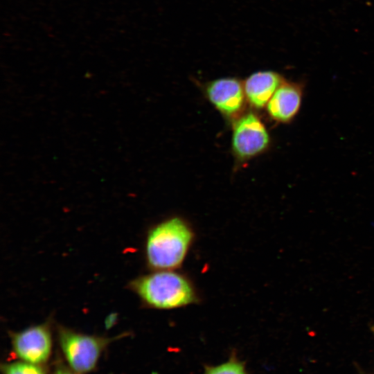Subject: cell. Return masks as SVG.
I'll return each mask as SVG.
<instances>
[{"label":"cell","instance_id":"1","mask_svg":"<svg viewBox=\"0 0 374 374\" xmlns=\"http://www.w3.org/2000/svg\"><path fill=\"white\" fill-rule=\"evenodd\" d=\"M194 233L179 217H170L152 228L146 238L145 258L155 270H173L181 265L193 243Z\"/></svg>","mask_w":374,"mask_h":374},{"label":"cell","instance_id":"2","mask_svg":"<svg viewBox=\"0 0 374 374\" xmlns=\"http://www.w3.org/2000/svg\"><path fill=\"white\" fill-rule=\"evenodd\" d=\"M144 305L157 310H172L198 300L193 283L173 270H157L139 276L129 285Z\"/></svg>","mask_w":374,"mask_h":374},{"label":"cell","instance_id":"3","mask_svg":"<svg viewBox=\"0 0 374 374\" xmlns=\"http://www.w3.org/2000/svg\"><path fill=\"white\" fill-rule=\"evenodd\" d=\"M57 337L67 366L77 374H88L95 370L107 346L123 335L114 337L87 335L59 325Z\"/></svg>","mask_w":374,"mask_h":374},{"label":"cell","instance_id":"4","mask_svg":"<svg viewBox=\"0 0 374 374\" xmlns=\"http://www.w3.org/2000/svg\"><path fill=\"white\" fill-rule=\"evenodd\" d=\"M11 347L20 361L45 366L53 349L51 319L22 330L9 332Z\"/></svg>","mask_w":374,"mask_h":374},{"label":"cell","instance_id":"5","mask_svg":"<svg viewBox=\"0 0 374 374\" xmlns=\"http://www.w3.org/2000/svg\"><path fill=\"white\" fill-rule=\"evenodd\" d=\"M269 143V132L254 113H246L233 123L232 150L240 161H246L262 153Z\"/></svg>","mask_w":374,"mask_h":374},{"label":"cell","instance_id":"6","mask_svg":"<svg viewBox=\"0 0 374 374\" xmlns=\"http://www.w3.org/2000/svg\"><path fill=\"white\" fill-rule=\"evenodd\" d=\"M208 99L222 114L233 117L244 107L246 96L243 84L235 78H223L211 82L206 87Z\"/></svg>","mask_w":374,"mask_h":374},{"label":"cell","instance_id":"7","mask_svg":"<svg viewBox=\"0 0 374 374\" xmlns=\"http://www.w3.org/2000/svg\"><path fill=\"white\" fill-rule=\"evenodd\" d=\"M302 98L300 84L283 80L267 103V112L276 122L288 123L299 113Z\"/></svg>","mask_w":374,"mask_h":374},{"label":"cell","instance_id":"8","mask_svg":"<svg viewBox=\"0 0 374 374\" xmlns=\"http://www.w3.org/2000/svg\"><path fill=\"white\" fill-rule=\"evenodd\" d=\"M283 80L278 73L271 71L252 73L243 83L246 100L255 108L264 107Z\"/></svg>","mask_w":374,"mask_h":374},{"label":"cell","instance_id":"9","mask_svg":"<svg viewBox=\"0 0 374 374\" xmlns=\"http://www.w3.org/2000/svg\"><path fill=\"white\" fill-rule=\"evenodd\" d=\"M2 374H47L45 366L23 361L6 362L1 364Z\"/></svg>","mask_w":374,"mask_h":374},{"label":"cell","instance_id":"10","mask_svg":"<svg viewBox=\"0 0 374 374\" xmlns=\"http://www.w3.org/2000/svg\"><path fill=\"white\" fill-rule=\"evenodd\" d=\"M203 374H248L243 362L239 360L235 355L216 366H206Z\"/></svg>","mask_w":374,"mask_h":374},{"label":"cell","instance_id":"11","mask_svg":"<svg viewBox=\"0 0 374 374\" xmlns=\"http://www.w3.org/2000/svg\"><path fill=\"white\" fill-rule=\"evenodd\" d=\"M52 374H77L62 361L58 360L55 364Z\"/></svg>","mask_w":374,"mask_h":374},{"label":"cell","instance_id":"12","mask_svg":"<svg viewBox=\"0 0 374 374\" xmlns=\"http://www.w3.org/2000/svg\"><path fill=\"white\" fill-rule=\"evenodd\" d=\"M371 331L373 332V333L374 334V324L371 326Z\"/></svg>","mask_w":374,"mask_h":374}]
</instances>
